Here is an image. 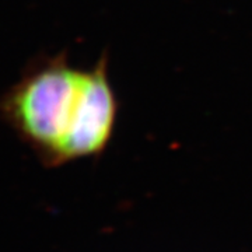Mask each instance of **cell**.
I'll use <instances>...</instances> for the list:
<instances>
[{"instance_id":"cell-1","label":"cell","mask_w":252,"mask_h":252,"mask_svg":"<svg viewBox=\"0 0 252 252\" xmlns=\"http://www.w3.org/2000/svg\"><path fill=\"white\" fill-rule=\"evenodd\" d=\"M118 112L107 54L90 69L51 63L31 76L14 99L20 129L51 164L104 153Z\"/></svg>"}]
</instances>
